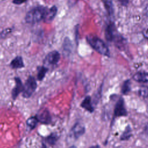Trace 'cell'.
<instances>
[{"instance_id": "1", "label": "cell", "mask_w": 148, "mask_h": 148, "mask_svg": "<svg viewBox=\"0 0 148 148\" xmlns=\"http://www.w3.org/2000/svg\"><path fill=\"white\" fill-rule=\"evenodd\" d=\"M47 9V8L42 6H38L32 8L27 12L25 16V20L26 22L34 24L44 20Z\"/></svg>"}, {"instance_id": "2", "label": "cell", "mask_w": 148, "mask_h": 148, "mask_svg": "<svg viewBox=\"0 0 148 148\" xmlns=\"http://www.w3.org/2000/svg\"><path fill=\"white\" fill-rule=\"evenodd\" d=\"M86 39L89 45L98 53L109 56V51L108 47L102 40L93 35H88Z\"/></svg>"}, {"instance_id": "3", "label": "cell", "mask_w": 148, "mask_h": 148, "mask_svg": "<svg viewBox=\"0 0 148 148\" xmlns=\"http://www.w3.org/2000/svg\"><path fill=\"white\" fill-rule=\"evenodd\" d=\"M37 84L35 79L33 76H29L26 80L23 91V96L24 98H29L35 91Z\"/></svg>"}, {"instance_id": "4", "label": "cell", "mask_w": 148, "mask_h": 148, "mask_svg": "<svg viewBox=\"0 0 148 148\" xmlns=\"http://www.w3.org/2000/svg\"><path fill=\"white\" fill-rule=\"evenodd\" d=\"M60 58V53L56 50L50 52L45 57L44 62L47 65H54L58 63Z\"/></svg>"}, {"instance_id": "5", "label": "cell", "mask_w": 148, "mask_h": 148, "mask_svg": "<svg viewBox=\"0 0 148 148\" xmlns=\"http://www.w3.org/2000/svg\"><path fill=\"white\" fill-rule=\"evenodd\" d=\"M127 115V110L125 109L124 100L122 98H120L117 102L114 110V116L120 117V116H125Z\"/></svg>"}, {"instance_id": "6", "label": "cell", "mask_w": 148, "mask_h": 148, "mask_svg": "<svg viewBox=\"0 0 148 148\" xmlns=\"http://www.w3.org/2000/svg\"><path fill=\"white\" fill-rule=\"evenodd\" d=\"M14 80H15L16 85L12 91V95L13 99H15L21 92H23V87H24V85L23 84L21 80L19 77H16L14 78Z\"/></svg>"}, {"instance_id": "7", "label": "cell", "mask_w": 148, "mask_h": 148, "mask_svg": "<svg viewBox=\"0 0 148 148\" xmlns=\"http://www.w3.org/2000/svg\"><path fill=\"white\" fill-rule=\"evenodd\" d=\"M71 132L73 136L75 139H77L81 136L85 132V128L80 123H76L71 129Z\"/></svg>"}, {"instance_id": "8", "label": "cell", "mask_w": 148, "mask_h": 148, "mask_svg": "<svg viewBox=\"0 0 148 148\" xmlns=\"http://www.w3.org/2000/svg\"><path fill=\"white\" fill-rule=\"evenodd\" d=\"M36 117L38 121L44 124H49L51 121V116L50 113L46 110L40 111Z\"/></svg>"}, {"instance_id": "9", "label": "cell", "mask_w": 148, "mask_h": 148, "mask_svg": "<svg viewBox=\"0 0 148 148\" xmlns=\"http://www.w3.org/2000/svg\"><path fill=\"white\" fill-rule=\"evenodd\" d=\"M57 8L56 6H53L51 8L48 9L46 13L44 20L47 23L51 21L54 18L57 14Z\"/></svg>"}, {"instance_id": "10", "label": "cell", "mask_w": 148, "mask_h": 148, "mask_svg": "<svg viewBox=\"0 0 148 148\" xmlns=\"http://www.w3.org/2000/svg\"><path fill=\"white\" fill-rule=\"evenodd\" d=\"M10 65L13 69H18L23 68L24 64L22 57L21 56H17L12 60Z\"/></svg>"}, {"instance_id": "11", "label": "cell", "mask_w": 148, "mask_h": 148, "mask_svg": "<svg viewBox=\"0 0 148 148\" xmlns=\"http://www.w3.org/2000/svg\"><path fill=\"white\" fill-rule=\"evenodd\" d=\"M133 79L136 82L147 83L148 82V73L138 72L133 76Z\"/></svg>"}, {"instance_id": "12", "label": "cell", "mask_w": 148, "mask_h": 148, "mask_svg": "<svg viewBox=\"0 0 148 148\" xmlns=\"http://www.w3.org/2000/svg\"><path fill=\"white\" fill-rule=\"evenodd\" d=\"M80 105L83 108L85 109L90 112H92L94 111V108L91 102V97L90 96H87L83 99Z\"/></svg>"}, {"instance_id": "13", "label": "cell", "mask_w": 148, "mask_h": 148, "mask_svg": "<svg viewBox=\"0 0 148 148\" xmlns=\"http://www.w3.org/2000/svg\"><path fill=\"white\" fill-rule=\"evenodd\" d=\"M105 36L108 41H112L114 38V26L113 24H109L105 31Z\"/></svg>"}, {"instance_id": "14", "label": "cell", "mask_w": 148, "mask_h": 148, "mask_svg": "<svg viewBox=\"0 0 148 148\" xmlns=\"http://www.w3.org/2000/svg\"><path fill=\"white\" fill-rule=\"evenodd\" d=\"M104 7L109 16H112L113 14V5L112 0H102Z\"/></svg>"}, {"instance_id": "15", "label": "cell", "mask_w": 148, "mask_h": 148, "mask_svg": "<svg viewBox=\"0 0 148 148\" xmlns=\"http://www.w3.org/2000/svg\"><path fill=\"white\" fill-rule=\"evenodd\" d=\"M48 71V68L46 66H40L38 68V75L37 78L38 80H42L45 76L46 73Z\"/></svg>"}, {"instance_id": "16", "label": "cell", "mask_w": 148, "mask_h": 148, "mask_svg": "<svg viewBox=\"0 0 148 148\" xmlns=\"http://www.w3.org/2000/svg\"><path fill=\"white\" fill-rule=\"evenodd\" d=\"M72 49V46H71V40H69V38H66L63 43V50L65 53L66 54L69 53Z\"/></svg>"}, {"instance_id": "17", "label": "cell", "mask_w": 148, "mask_h": 148, "mask_svg": "<svg viewBox=\"0 0 148 148\" xmlns=\"http://www.w3.org/2000/svg\"><path fill=\"white\" fill-rule=\"evenodd\" d=\"M38 119L36 117H31L27 119V125L31 129H34L38 123Z\"/></svg>"}, {"instance_id": "18", "label": "cell", "mask_w": 148, "mask_h": 148, "mask_svg": "<svg viewBox=\"0 0 148 148\" xmlns=\"http://www.w3.org/2000/svg\"><path fill=\"white\" fill-rule=\"evenodd\" d=\"M130 89H131L130 81V80H127L123 84L121 92L123 94H127L129 92V91H130Z\"/></svg>"}, {"instance_id": "19", "label": "cell", "mask_w": 148, "mask_h": 148, "mask_svg": "<svg viewBox=\"0 0 148 148\" xmlns=\"http://www.w3.org/2000/svg\"><path fill=\"white\" fill-rule=\"evenodd\" d=\"M131 136V130L129 126H128L125 130L124 131L123 133L121 136V140H127L128 139L130 136Z\"/></svg>"}, {"instance_id": "20", "label": "cell", "mask_w": 148, "mask_h": 148, "mask_svg": "<svg viewBox=\"0 0 148 148\" xmlns=\"http://www.w3.org/2000/svg\"><path fill=\"white\" fill-rule=\"evenodd\" d=\"M139 94L140 96L143 97H148V87H142L139 90Z\"/></svg>"}, {"instance_id": "21", "label": "cell", "mask_w": 148, "mask_h": 148, "mask_svg": "<svg viewBox=\"0 0 148 148\" xmlns=\"http://www.w3.org/2000/svg\"><path fill=\"white\" fill-rule=\"evenodd\" d=\"M56 140H57V138L54 135H50L49 136H48L46 138V140H47V143L49 144H50V145L54 144V143L56 142Z\"/></svg>"}, {"instance_id": "22", "label": "cell", "mask_w": 148, "mask_h": 148, "mask_svg": "<svg viewBox=\"0 0 148 148\" xmlns=\"http://www.w3.org/2000/svg\"><path fill=\"white\" fill-rule=\"evenodd\" d=\"M10 31H11V29H4V30L1 32V35L2 37L4 38V37H5V36L7 35V34H8Z\"/></svg>"}, {"instance_id": "23", "label": "cell", "mask_w": 148, "mask_h": 148, "mask_svg": "<svg viewBox=\"0 0 148 148\" xmlns=\"http://www.w3.org/2000/svg\"><path fill=\"white\" fill-rule=\"evenodd\" d=\"M27 0H13V3L16 5H21L25 2H26Z\"/></svg>"}, {"instance_id": "24", "label": "cell", "mask_w": 148, "mask_h": 148, "mask_svg": "<svg viewBox=\"0 0 148 148\" xmlns=\"http://www.w3.org/2000/svg\"><path fill=\"white\" fill-rule=\"evenodd\" d=\"M143 36L146 39H148V27L146 28L143 31Z\"/></svg>"}, {"instance_id": "25", "label": "cell", "mask_w": 148, "mask_h": 148, "mask_svg": "<svg viewBox=\"0 0 148 148\" xmlns=\"http://www.w3.org/2000/svg\"><path fill=\"white\" fill-rule=\"evenodd\" d=\"M119 1L124 6H126L128 2V0H119Z\"/></svg>"}, {"instance_id": "26", "label": "cell", "mask_w": 148, "mask_h": 148, "mask_svg": "<svg viewBox=\"0 0 148 148\" xmlns=\"http://www.w3.org/2000/svg\"><path fill=\"white\" fill-rule=\"evenodd\" d=\"M145 131H146V132L148 134V124H147V125H146V127H145Z\"/></svg>"}, {"instance_id": "27", "label": "cell", "mask_w": 148, "mask_h": 148, "mask_svg": "<svg viewBox=\"0 0 148 148\" xmlns=\"http://www.w3.org/2000/svg\"><path fill=\"white\" fill-rule=\"evenodd\" d=\"M69 148H77V147L76 146H72L69 147Z\"/></svg>"}, {"instance_id": "28", "label": "cell", "mask_w": 148, "mask_h": 148, "mask_svg": "<svg viewBox=\"0 0 148 148\" xmlns=\"http://www.w3.org/2000/svg\"><path fill=\"white\" fill-rule=\"evenodd\" d=\"M90 148H98V147H96V146H92V147H90Z\"/></svg>"}]
</instances>
